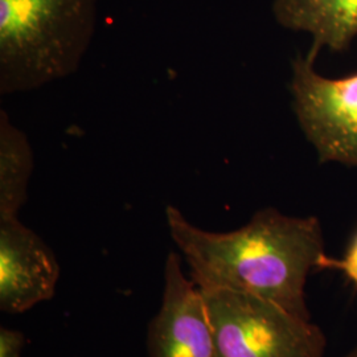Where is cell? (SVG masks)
I'll list each match as a JSON object with an SVG mask.
<instances>
[{
    "instance_id": "1",
    "label": "cell",
    "mask_w": 357,
    "mask_h": 357,
    "mask_svg": "<svg viewBox=\"0 0 357 357\" xmlns=\"http://www.w3.org/2000/svg\"><path fill=\"white\" fill-rule=\"evenodd\" d=\"M166 222L192 281L202 290L252 294L311 319L307 278L326 257L318 217L287 216L268 206L238 229L209 231L193 225L176 206L167 205Z\"/></svg>"
},
{
    "instance_id": "2",
    "label": "cell",
    "mask_w": 357,
    "mask_h": 357,
    "mask_svg": "<svg viewBox=\"0 0 357 357\" xmlns=\"http://www.w3.org/2000/svg\"><path fill=\"white\" fill-rule=\"evenodd\" d=\"M98 0H0V94L72 76L89 50Z\"/></svg>"
},
{
    "instance_id": "3",
    "label": "cell",
    "mask_w": 357,
    "mask_h": 357,
    "mask_svg": "<svg viewBox=\"0 0 357 357\" xmlns=\"http://www.w3.org/2000/svg\"><path fill=\"white\" fill-rule=\"evenodd\" d=\"M202 291L220 356L324 357L326 336L311 319L252 294Z\"/></svg>"
},
{
    "instance_id": "4",
    "label": "cell",
    "mask_w": 357,
    "mask_h": 357,
    "mask_svg": "<svg viewBox=\"0 0 357 357\" xmlns=\"http://www.w3.org/2000/svg\"><path fill=\"white\" fill-rule=\"evenodd\" d=\"M314 64L307 54L291 61L290 93L298 123L320 163L357 167V73L328 78Z\"/></svg>"
},
{
    "instance_id": "5",
    "label": "cell",
    "mask_w": 357,
    "mask_h": 357,
    "mask_svg": "<svg viewBox=\"0 0 357 357\" xmlns=\"http://www.w3.org/2000/svg\"><path fill=\"white\" fill-rule=\"evenodd\" d=\"M163 283L160 308L149 324V356L221 357L204 294L185 277L178 252L167 255Z\"/></svg>"
},
{
    "instance_id": "6",
    "label": "cell",
    "mask_w": 357,
    "mask_h": 357,
    "mask_svg": "<svg viewBox=\"0 0 357 357\" xmlns=\"http://www.w3.org/2000/svg\"><path fill=\"white\" fill-rule=\"evenodd\" d=\"M60 264L48 243L19 217L0 220V310L19 315L51 301Z\"/></svg>"
},
{
    "instance_id": "7",
    "label": "cell",
    "mask_w": 357,
    "mask_h": 357,
    "mask_svg": "<svg viewBox=\"0 0 357 357\" xmlns=\"http://www.w3.org/2000/svg\"><path fill=\"white\" fill-rule=\"evenodd\" d=\"M271 13L282 28L311 36L312 60L321 50L347 51L357 38V0H274Z\"/></svg>"
},
{
    "instance_id": "8",
    "label": "cell",
    "mask_w": 357,
    "mask_h": 357,
    "mask_svg": "<svg viewBox=\"0 0 357 357\" xmlns=\"http://www.w3.org/2000/svg\"><path fill=\"white\" fill-rule=\"evenodd\" d=\"M33 168L35 155L26 132L0 110V220L19 217Z\"/></svg>"
},
{
    "instance_id": "9",
    "label": "cell",
    "mask_w": 357,
    "mask_h": 357,
    "mask_svg": "<svg viewBox=\"0 0 357 357\" xmlns=\"http://www.w3.org/2000/svg\"><path fill=\"white\" fill-rule=\"evenodd\" d=\"M320 268L340 270L349 281L357 286V234L343 258H331L326 255L320 264Z\"/></svg>"
},
{
    "instance_id": "10",
    "label": "cell",
    "mask_w": 357,
    "mask_h": 357,
    "mask_svg": "<svg viewBox=\"0 0 357 357\" xmlns=\"http://www.w3.org/2000/svg\"><path fill=\"white\" fill-rule=\"evenodd\" d=\"M26 335L19 330L0 328V357H22L26 347Z\"/></svg>"
},
{
    "instance_id": "11",
    "label": "cell",
    "mask_w": 357,
    "mask_h": 357,
    "mask_svg": "<svg viewBox=\"0 0 357 357\" xmlns=\"http://www.w3.org/2000/svg\"><path fill=\"white\" fill-rule=\"evenodd\" d=\"M343 357H357V347H355L351 352H348V354Z\"/></svg>"
}]
</instances>
